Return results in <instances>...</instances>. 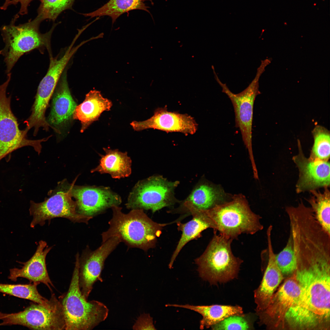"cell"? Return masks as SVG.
<instances>
[{
    "label": "cell",
    "instance_id": "cell-1",
    "mask_svg": "<svg viewBox=\"0 0 330 330\" xmlns=\"http://www.w3.org/2000/svg\"><path fill=\"white\" fill-rule=\"evenodd\" d=\"M330 260L300 259L294 277L301 290L296 303L284 321L292 328L321 327L330 320Z\"/></svg>",
    "mask_w": 330,
    "mask_h": 330
},
{
    "label": "cell",
    "instance_id": "cell-2",
    "mask_svg": "<svg viewBox=\"0 0 330 330\" xmlns=\"http://www.w3.org/2000/svg\"><path fill=\"white\" fill-rule=\"evenodd\" d=\"M111 208L112 217L108 222L109 228L101 234L102 243L116 236L128 247L146 251L155 247L163 227L168 224L154 222L143 209H132L124 214L119 206Z\"/></svg>",
    "mask_w": 330,
    "mask_h": 330
},
{
    "label": "cell",
    "instance_id": "cell-3",
    "mask_svg": "<svg viewBox=\"0 0 330 330\" xmlns=\"http://www.w3.org/2000/svg\"><path fill=\"white\" fill-rule=\"evenodd\" d=\"M79 255L67 292L59 297L66 324L65 330H89L107 318L109 310L103 303L88 301L82 295L79 284Z\"/></svg>",
    "mask_w": 330,
    "mask_h": 330
},
{
    "label": "cell",
    "instance_id": "cell-4",
    "mask_svg": "<svg viewBox=\"0 0 330 330\" xmlns=\"http://www.w3.org/2000/svg\"><path fill=\"white\" fill-rule=\"evenodd\" d=\"M203 210L211 221L214 230L233 240L242 233L253 234L263 228L260 221L261 217L251 210L245 197L241 194Z\"/></svg>",
    "mask_w": 330,
    "mask_h": 330
},
{
    "label": "cell",
    "instance_id": "cell-5",
    "mask_svg": "<svg viewBox=\"0 0 330 330\" xmlns=\"http://www.w3.org/2000/svg\"><path fill=\"white\" fill-rule=\"evenodd\" d=\"M214 235L205 250L195 260L199 275L211 285L225 283L237 278L243 260L233 254V240L225 236Z\"/></svg>",
    "mask_w": 330,
    "mask_h": 330
},
{
    "label": "cell",
    "instance_id": "cell-6",
    "mask_svg": "<svg viewBox=\"0 0 330 330\" xmlns=\"http://www.w3.org/2000/svg\"><path fill=\"white\" fill-rule=\"evenodd\" d=\"M19 15L17 13L10 24L1 28V35L5 43L0 54L4 57L6 66V73H10L18 59L24 53L39 47L47 46L54 27L49 31L42 34L39 30L41 22L35 18L24 24L16 25Z\"/></svg>",
    "mask_w": 330,
    "mask_h": 330
},
{
    "label": "cell",
    "instance_id": "cell-7",
    "mask_svg": "<svg viewBox=\"0 0 330 330\" xmlns=\"http://www.w3.org/2000/svg\"><path fill=\"white\" fill-rule=\"evenodd\" d=\"M179 182H171L160 175L138 181L132 188L125 204L130 209L149 210L153 213L178 202L174 191Z\"/></svg>",
    "mask_w": 330,
    "mask_h": 330
},
{
    "label": "cell",
    "instance_id": "cell-8",
    "mask_svg": "<svg viewBox=\"0 0 330 330\" xmlns=\"http://www.w3.org/2000/svg\"><path fill=\"white\" fill-rule=\"evenodd\" d=\"M215 79L231 100L235 114L236 127L240 129L242 138L248 150L252 166L255 165L252 148V125L253 107L256 96L261 94L259 90V78L265 71V67L261 64L258 68L256 75L249 86L241 92H232L226 83L220 81L214 67H212Z\"/></svg>",
    "mask_w": 330,
    "mask_h": 330
},
{
    "label": "cell",
    "instance_id": "cell-9",
    "mask_svg": "<svg viewBox=\"0 0 330 330\" xmlns=\"http://www.w3.org/2000/svg\"><path fill=\"white\" fill-rule=\"evenodd\" d=\"M7 76L6 81L0 85V160L13 152L23 147L30 146L39 154L42 149L41 143L47 138L37 140L27 138L28 131L20 130L17 119L11 108V96L7 97L6 92L11 79Z\"/></svg>",
    "mask_w": 330,
    "mask_h": 330
},
{
    "label": "cell",
    "instance_id": "cell-10",
    "mask_svg": "<svg viewBox=\"0 0 330 330\" xmlns=\"http://www.w3.org/2000/svg\"><path fill=\"white\" fill-rule=\"evenodd\" d=\"M0 325H19L33 330H65V322L62 305L57 298L49 307L32 303L19 312H0Z\"/></svg>",
    "mask_w": 330,
    "mask_h": 330
},
{
    "label": "cell",
    "instance_id": "cell-11",
    "mask_svg": "<svg viewBox=\"0 0 330 330\" xmlns=\"http://www.w3.org/2000/svg\"><path fill=\"white\" fill-rule=\"evenodd\" d=\"M66 186L55 191L50 197L43 202L36 203L31 201L29 211L33 218L31 227L37 225L42 226L46 220L56 218H65L73 222L86 224L93 218L78 212L76 202L72 199L69 185Z\"/></svg>",
    "mask_w": 330,
    "mask_h": 330
},
{
    "label": "cell",
    "instance_id": "cell-12",
    "mask_svg": "<svg viewBox=\"0 0 330 330\" xmlns=\"http://www.w3.org/2000/svg\"><path fill=\"white\" fill-rule=\"evenodd\" d=\"M121 242L119 237H112L94 251L87 247L79 257V286L86 299L92 291L94 283L97 281H103L101 274L105 261Z\"/></svg>",
    "mask_w": 330,
    "mask_h": 330
},
{
    "label": "cell",
    "instance_id": "cell-13",
    "mask_svg": "<svg viewBox=\"0 0 330 330\" xmlns=\"http://www.w3.org/2000/svg\"><path fill=\"white\" fill-rule=\"evenodd\" d=\"M72 197L75 199L78 212L93 217L122 203L120 196L108 187L69 185Z\"/></svg>",
    "mask_w": 330,
    "mask_h": 330
},
{
    "label": "cell",
    "instance_id": "cell-14",
    "mask_svg": "<svg viewBox=\"0 0 330 330\" xmlns=\"http://www.w3.org/2000/svg\"><path fill=\"white\" fill-rule=\"evenodd\" d=\"M298 153L293 157L298 169L299 177L296 185L297 193L328 187L330 183V166L328 161L307 158L304 156L300 142L298 140Z\"/></svg>",
    "mask_w": 330,
    "mask_h": 330
},
{
    "label": "cell",
    "instance_id": "cell-15",
    "mask_svg": "<svg viewBox=\"0 0 330 330\" xmlns=\"http://www.w3.org/2000/svg\"><path fill=\"white\" fill-rule=\"evenodd\" d=\"M66 66L65 61L61 59L51 60L48 70L38 85L31 114L27 119L31 126L40 127L47 125L46 111Z\"/></svg>",
    "mask_w": 330,
    "mask_h": 330
},
{
    "label": "cell",
    "instance_id": "cell-16",
    "mask_svg": "<svg viewBox=\"0 0 330 330\" xmlns=\"http://www.w3.org/2000/svg\"><path fill=\"white\" fill-rule=\"evenodd\" d=\"M130 125L137 131L153 129L167 132H181L185 134H194L198 128V124L190 116L169 112L166 108H158L150 118L142 121H133Z\"/></svg>",
    "mask_w": 330,
    "mask_h": 330
},
{
    "label": "cell",
    "instance_id": "cell-17",
    "mask_svg": "<svg viewBox=\"0 0 330 330\" xmlns=\"http://www.w3.org/2000/svg\"><path fill=\"white\" fill-rule=\"evenodd\" d=\"M300 292L294 276L287 280L273 294L266 308L257 313L260 321L267 324L274 320L276 325L284 321L286 312L298 301Z\"/></svg>",
    "mask_w": 330,
    "mask_h": 330
},
{
    "label": "cell",
    "instance_id": "cell-18",
    "mask_svg": "<svg viewBox=\"0 0 330 330\" xmlns=\"http://www.w3.org/2000/svg\"><path fill=\"white\" fill-rule=\"evenodd\" d=\"M272 230V227L269 226L266 231L268 247L264 251L268 259L266 267L260 284L254 291L257 313L266 308L274 292L283 279V274L277 264L273 248Z\"/></svg>",
    "mask_w": 330,
    "mask_h": 330
},
{
    "label": "cell",
    "instance_id": "cell-19",
    "mask_svg": "<svg viewBox=\"0 0 330 330\" xmlns=\"http://www.w3.org/2000/svg\"><path fill=\"white\" fill-rule=\"evenodd\" d=\"M52 248L43 240L38 243L36 250L33 256L23 264L21 268L10 270L8 278L16 281L19 277L26 278L31 282L38 284L40 283L46 285L51 291L50 285H53L50 279L47 270L46 258Z\"/></svg>",
    "mask_w": 330,
    "mask_h": 330
},
{
    "label": "cell",
    "instance_id": "cell-20",
    "mask_svg": "<svg viewBox=\"0 0 330 330\" xmlns=\"http://www.w3.org/2000/svg\"><path fill=\"white\" fill-rule=\"evenodd\" d=\"M57 86L48 123L54 127L57 132H58L55 127L63 126L72 119L77 105L69 88L66 72L63 73Z\"/></svg>",
    "mask_w": 330,
    "mask_h": 330
},
{
    "label": "cell",
    "instance_id": "cell-21",
    "mask_svg": "<svg viewBox=\"0 0 330 330\" xmlns=\"http://www.w3.org/2000/svg\"><path fill=\"white\" fill-rule=\"evenodd\" d=\"M112 105V101L103 97L100 91L91 90L86 95L83 102L76 106L73 118L80 122V132L82 133L98 120L103 112L110 110Z\"/></svg>",
    "mask_w": 330,
    "mask_h": 330
},
{
    "label": "cell",
    "instance_id": "cell-22",
    "mask_svg": "<svg viewBox=\"0 0 330 330\" xmlns=\"http://www.w3.org/2000/svg\"><path fill=\"white\" fill-rule=\"evenodd\" d=\"M229 198L220 186L202 181L195 186L182 206L183 208L190 207L206 210L227 201Z\"/></svg>",
    "mask_w": 330,
    "mask_h": 330
},
{
    "label": "cell",
    "instance_id": "cell-23",
    "mask_svg": "<svg viewBox=\"0 0 330 330\" xmlns=\"http://www.w3.org/2000/svg\"><path fill=\"white\" fill-rule=\"evenodd\" d=\"M190 213L192 219L185 223H177L178 229L182 232L181 237L172 256L169 267L172 268L174 262L179 252L184 246L190 241L200 236L201 232L208 228L213 229L210 219L203 210L188 207L185 209Z\"/></svg>",
    "mask_w": 330,
    "mask_h": 330
},
{
    "label": "cell",
    "instance_id": "cell-24",
    "mask_svg": "<svg viewBox=\"0 0 330 330\" xmlns=\"http://www.w3.org/2000/svg\"><path fill=\"white\" fill-rule=\"evenodd\" d=\"M105 154H99L101 158L98 165L91 170L101 174H108L113 178L127 177L131 173L132 161L127 152L118 149L103 148Z\"/></svg>",
    "mask_w": 330,
    "mask_h": 330
},
{
    "label": "cell",
    "instance_id": "cell-25",
    "mask_svg": "<svg viewBox=\"0 0 330 330\" xmlns=\"http://www.w3.org/2000/svg\"><path fill=\"white\" fill-rule=\"evenodd\" d=\"M167 306L178 307L189 309L200 314L202 318L200 321V328H209L232 316H244L242 308L236 305H213L210 306H194L189 304H168Z\"/></svg>",
    "mask_w": 330,
    "mask_h": 330
},
{
    "label": "cell",
    "instance_id": "cell-26",
    "mask_svg": "<svg viewBox=\"0 0 330 330\" xmlns=\"http://www.w3.org/2000/svg\"><path fill=\"white\" fill-rule=\"evenodd\" d=\"M149 1L153 4L152 0H109L102 6L93 12L82 14L91 18L94 17L107 16H110L113 24L122 14L134 9L145 11L150 13L149 7L144 3Z\"/></svg>",
    "mask_w": 330,
    "mask_h": 330
},
{
    "label": "cell",
    "instance_id": "cell-27",
    "mask_svg": "<svg viewBox=\"0 0 330 330\" xmlns=\"http://www.w3.org/2000/svg\"><path fill=\"white\" fill-rule=\"evenodd\" d=\"M324 188L323 193L317 190L310 191L311 195L307 201L317 221L330 235V193L328 187Z\"/></svg>",
    "mask_w": 330,
    "mask_h": 330
},
{
    "label": "cell",
    "instance_id": "cell-28",
    "mask_svg": "<svg viewBox=\"0 0 330 330\" xmlns=\"http://www.w3.org/2000/svg\"><path fill=\"white\" fill-rule=\"evenodd\" d=\"M38 284H0V292L19 298L30 300L46 307L50 306L51 298L48 300L42 296L37 289Z\"/></svg>",
    "mask_w": 330,
    "mask_h": 330
},
{
    "label": "cell",
    "instance_id": "cell-29",
    "mask_svg": "<svg viewBox=\"0 0 330 330\" xmlns=\"http://www.w3.org/2000/svg\"><path fill=\"white\" fill-rule=\"evenodd\" d=\"M314 142L309 157L328 161L330 155V136L328 130L319 125H316L312 132Z\"/></svg>",
    "mask_w": 330,
    "mask_h": 330
},
{
    "label": "cell",
    "instance_id": "cell-30",
    "mask_svg": "<svg viewBox=\"0 0 330 330\" xmlns=\"http://www.w3.org/2000/svg\"><path fill=\"white\" fill-rule=\"evenodd\" d=\"M75 0H41L35 17L40 22L46 19L54 21L64 11L72 9Z\"/></svg>",
    "mask_w": 330,
    "mask_h": 330
},
{
    "label": "cell",
    "instance_id": "cell-31",
    "mask_svg": "<svg viewBox=\"0 0 330 330\" xmlns=\"http://www.w3.org/2000/svg\"><path fill=\"white\" fill-rule=\"evenodd\" d=\"M277 264L282 274L288 275L295 271L296 261L294 254L292 237L290 234L286 245L277 254H275Z\"/></svg>",
    "mask_w": 330,
    "mask_h": 330
},
{
    "label": "cell",
    "instance_id": "cell-32",
    "mask_svg": "<svg viewBox=\"0 0 330 330\" xmlns=\"http://www.w3.org/2000/svg\"><path fill=\"white\" fill-rule=\"evenodd\" d=\"M213 330H249L251 327L244 316H232L212 326Z\"/></svg>",
    "mask_w": 330,
    "mask_h": 330
},
{
    "label": "cell",
    "instance_id": "cell-33",
    "mask_svg": "<svg viewBox=\"0 0 330 330\" xmlns=\"http://www.w3.org/2000/svg\"><path fill=\"white\" fill-rule=\"evenodd\" d=\"M134 330L156 329L153 323V321L149 314H144L137 318L132 327Z\"/></svg>",
    "mask_w": 330,
    "mask_h": 330
},
{
    "label": "cell",
    "instance_id": "cell-34",
    "mask_svg": "<svg viewBox=\"0 0 330 330\" xmlns=\"http://www.w3.org/2000/svg\"><path fill=\"white\" fill-rule=\"evenodd\" d=\"M34 0H5L3 5L0 7L3 10H6L8 7L11 5L16 6L18 3L20 4V8L18 14L21 15H26L28 13V7L31 2ZM40 2L41 0H38Z\"/></svg>",
    "mask_w": 330,
    "mask_h": 330
},
{
    "label": "cell",
    "instance_id": "cell-35",
    "mask_svg": "<svg viewBox=\"0 0 330 330\" xmlns=\"http://www.w3.org/2000/svg\"><path fill=\"white\" fill-rule=\"evenodd\" d=\"M79 33V34H81V32H79V33ZM90 39V40H92V38H91Z\"/></svg>",
    "mask_w": 330,
    "mask_h": 330
}]
</instances>
